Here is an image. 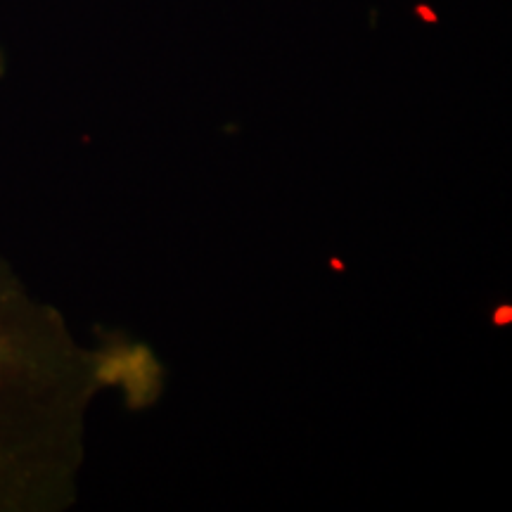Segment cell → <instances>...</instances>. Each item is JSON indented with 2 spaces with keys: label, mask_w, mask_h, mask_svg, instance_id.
I'll return each instance as SVG.
<instances>
[{
  "label": "cell",
  "mask_w": 512,
  "mask_h": 512,
  "mask_svg": "<svg viewBox=\"0 0 512 512\" xmlns=\"http://www.w3.org/2000/svg\"><path fill=\"white\" fill-rule=\"evenodd\" d=\"M86 370L53 313L0 264V510L67 489Z\"/></svg>",
  "instance_id": "obj_1"
},
{
  "label": "cell",
  "mask_w": 512,
  "mask_h": 512,
  "mask_svg": "<svg viewBox=\"0 0 512 512\" xmlns=\"http://www.w3.org/2000/svg\"><path fill=\"white\" fill-rule=\"evenodd\" d=\"M420 12H422V17L430 19V22H434V15L430 12V8H420Z\"/></svg>",
  "instance_id": "obj_2"
}]
</instances>
